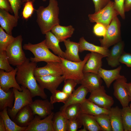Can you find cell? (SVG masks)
I'll return each mask as SVG.
<instances>
[{
  "mask_svg": "<svg viewBox=\"0 0 131 131\" xmlns=\"http://www.w3.org/2000/svg\"><path fill=\"white\" fill-rule=\"evenodd\" d=\"M117 16L115 15L113 18L103 38L99 39L100 46L108 48L122 41L121 23Z\"/></svg>",
  "mask_w": 131,
  "mask_h": 131,
  "instance_id": "cell-6",
  "label": "cell"
},
{
  "mask_svg": "<svg viewBox=\"0 0 131 131\" xmlns=\"http://www.w3.org/2000/svg\"><path fill=\"white\" fill-rule=\"evenodd\" d=\"M18 19L9 12L0 9V27L8 34L12 35L13 28L17 25Z\"/></svg>",
  "mask_w": 131,
  "mask_h": 131,
  "instance_id": "cell-19",
  "label": "cell"
},
{
  "mask_svg": "<svg viewBox=\"0 0 131 131\" xmlns=\"http://www.w3.org/2000/svg\"><path fill=\"white\" fill-rule=\"evenodd\" d=\"M88 92L83 86L81 85L71 94L64 105L61 107L60 110L64 112L68 106L75 104H80L86 99Z\"/></svg>",
  "mask_w": 131,
  "mask_h": 131,
  "instance_id": "cell-21",
  "label": "cell"
},
{
  "mask_svg": "<svg viewBox=\"0 0 131 131\" xmlns=\"http://www.w3.org/2000/svg\"><path fill=\"white\" fill-rule=\"evenodd\" d=\"M21 91L13 88L15 99L13 107L8 108L7 111L8 114L13 120L19 110L24 106L30 104L33 102V97L30 90L27 88L21 86Z\"/></svg>",
  "mask_w": 131,
  "mask_h": 131,
  "instance_id": "cell-7",
  "label": "cell"
},
{
  "mask_svg": "<svg viewBox=\"0 0 131 131\" xmlns=\"http://www.w3.org/2000/svg\"><path fill=\"white\" fill-rule=\"evenodd\" d=\"M54 113L53 112L43 119L37 115H35L34 119L25 131H54L52 119Z\"/></svg>",
  "mask_w": 131,
  "mask_h": 131,
  "instance_id": "cell-11",
  "label": "cell"
},
{
  "mask_svg": "<svg viewBox=\"0 0 131 131\" xmlns=\"http://www.w3.org/2000/svg\"><path fill=\"white\" fill-rule=\"evenodd\" d=\"M36 11V22L42 34H45L54 26L59 24V8L56 0H49L47 7L40 6Z\"/></svg>",
  "mask_w": 131,
  "mask_h": 131,
  "instance_id": "cell-2",
  "label": "cell"
},
{
  "mask_svg": "<svg viewBox=\"0 0 131 131\" xmlns=\"http://www.w3.org/2000/svg\"><path fill=\"white\" fill-rule=\"evenodd\" d=\"M102 79L98 74L83 73L82 78L77 82L84 86L88 92L91 93L102 86Z\"/></svg>",
  "mask_w": 131,
  "mask_h": 131,
  "instance_id": "cell-15",
  "label": "cell"
},
{
  "mask_svg": "<svg viewBox=\"0 0 131 131\" xmlns=\"http://www.w3.org/2000/svg\"><path fill=\"white\" fill-rule=\"evenodd\" d=\"M0 116L3 120L6 131H25L26 127L19 126L11 119L8 114L7 108L0 111Z\"/></svg>",
  "mask_w": 131,
  "mask_h": 131,
  "instance_id": "cell-32",
  "label": "cell"
},
{
  "mask_svg": "<svg viewBox=\"0 0 131 131\" xmlns=\"http://www.w3.org/2000/svg\"><path fill=\"white\" fill-rule=\"evenodd\" d=\"M106 28L102 24L96 23L93 26V32L97 36L103 37L106 34Z\"/></svg>",
  "mask_w": 131,
  "mask_h": 131,
  "instance_id": "cell-43",
  "label": "cell"
},
{
  "mask_svg": "<svg viewBox=\"0 0 131 131\" xmlns=\"http://www.w3.org/2000/svg\"><path fill=\"white\" fill-rule=\"evenodd\" d=\"M124 10L125 12L131 10V0H124Z\"/></svg>",
  "mask_w": 131,
  "mask_h": 131,
  "instance_id": "cell-48",
  "label": "cell"
},
{
  "mask_svg": "<svg viewBox=\"0 0 131 131\" xmlns=\"http://www.w3.org/2000/svg\"><path fill=\"white\" fill-rule=\"evenodd\" d=\"M47 63V64L43 67H37L34 72L35 76L49 75L59 76L63 75L60 63L50 62Z\"/></svg>",
  "mask_w": 131,
  "mask_h": 131,
  "instance_id": "cell-16",
  "label": "cell"
},
{
  "mask_svg": "<svg viewBox=\"0 0 131 131\" xmlns=\"http://www.w3.org/2000/svg\"><path fill=\"white\" fill-rule=\"evenodd\" d=\"M45 43L46 46L51 50L55 54L64 58L65 52L61 49L58 39L51 31L45 34Z\"/></svg>",
  "mask_w": 131,
  "mask_h": 131,
  "instance_id": "cell-27",
  "label": "cell"
},
{
  "mask_svg": "<svg viewBox=\"0 0 131 131\" xmlns=\"http://www.w3.org/2000/svg\"><path fill=\"white\" fill-rule=\"evenodd\" d=\"M66 48L64 58L70 61L80 62L82 61L79 56V44L68 39L64 42Z\"/></svg>",
  "mask_w": 131,
  "mask_h": 131,
  "instance_id": "cell-23",
  "label": "cell"
},
{
  "mask_svg": "<svg viewBox=\"0 0 131 131\" xmlns=\"http://www.w3.org/2000/svg\"><path fill=\"white\" fill-rule=\"evenodd\" d=\"M120 63L125 64L127 66L131 67V54L124 51L119 59Z\"/></svg>",
  "mask_w": 131,
  "mask_h": 131,
  "instance_id": "cell-45",
  "label": "cell"
},
{
  "mask_svg": "<svg viewBox=\"0 0 131 131\" xmlns=\"http://www.w3.org/2000/svg\"><path fill=\"white\" fill-rule=\"evenodd\" d=\"M78 117L83 127L87 131H102L101 127L93 116L81 113Z\"/></svg>",
  "mask_w": 131,
  "mask_h": 131,
  "instance_id": "cell-30",
  "label": "cell"
},
{
  "mask_svg": "<svg viewBox=\"0 0 131 131\" xmlns=\"http://www.w3.org/2000/svg\"><path fill=\"white\" fill-rule=\"evenodd\" d=\"M35 0H33V1H34ZM23 3H25L27 2L30 1L31 0H22Z\"/></svg>",
  "mask_w": 131,
  "mask_h": 131,
  "instance_id": "cell-51",
  "label": "cell"
},
{
  "mask_svg": "<svg viewBox=\"0 0 131 131\" xmlns=\"http://www.w3.org/2000/svg\"><path fill=\"white\" fill-rule=\"evenodd\" d=\"M15 96L13 88L6 92L0 88V110L8 107L12 108L13 107Z\"/></svg>",
  "mask_w": 131,
  "mask_h": 131,
  "instance_id": "cell-29",
  "label": "cell"
},
{
  "mask_svg": "<svg viewBox=\"0 0 131 131\" xmlns=\"http://www.w3.org/2000/svg\"><path fill=\"white\" fill-rule=\"evenodd\" d=\"M93 116L101 127L102 131H112L108 114H102Z\"/></svg>",
  "mask_w": 131,
  "mask_h": 131,
  "instance_id": "cell-33",
  "label": "cell"
},
{
  "mask_svg": "<svg viewBox=\"0 0 131 131\" xmlns=\"http://www.w3.org/2000/svg\"><path fill=\"white\" fill-rule=\"evenodd\" d=\"M15 38L12 35L7 33L0 27V52L6 51L8 47Z\"/></svg>",
  "mask_w": 131,
  "mask_h": 131,
  "instance_id": "cell-34",
  "label": "cell"
},
{
  "mask_svg": "<svg viewBox=\"0 0 131 131\" xmlns=\"http://www.w3.org/2000/svg\"><path fill=\"white\" fill-rule=\"evenodd\" d=\"M64 112L68 119L78 118L82 113L80 104H75L68 106L66 108Z\"/></svg>",
  "mask_w": 131,
  "mask_h": 131,
  "instance_id": "cell-36",
  "label": "cell"
},
{
  "mask_svg": "<svg viewBox=\"0 0 131 131\" xmlns=\"http://www.w3.org/2000/svg\"><path fill=\"white\" fill-rule=\"evenodd\" d=\"M13 11L14 15L18 19L19 18V11L23 3L22 0H8Z\"/></svg>",
  "mask_w": 131,
  "mask_h": 131,
  "instance_id": "cell-44",
  "label": "cell"
},
{
  "mask_svg": "<svg viewBox=\"0 0 131 131\" xmlns=\"http://www.w3.org/2000/svg\"><path fill=\"white\" fill-rule=\"evenodd\" d=\"M42 0V1H47V0Z\"/></svg>",
  "mask_w": 131,
  "mask_h": 131,
  "instance_id": "cell-53",
  "label": "cell"
},
{
  "mask_svg": "<svg viewBox=\"0 0 131 131\" xmlns=\"http://www.w3.org/2000/svg\"><path fill=\"white\" fill-rule=\"evenodd\" d=\"M35 115L29 105H26L18 112L13 121L19 126L27 127L34 117Z\"/></svg>",
  "mask_w": 131,
  "mask_h": 131,
  "instance_id": "cell-18",
  "label": "cell"
},
{
  "mask_svg": "<svg viewBox=\"0 0 131 131\" xmlns=\"http://www.w3.org/2000/svg\"><path fill=\"white\" fill-rule=\"evenodd\" d=\"M23 49L31 51L34 56L29 58L32 62L37 63L44 61L46 63L50 62H61L60 57L53 53L46 46L44 40L36 44H33L30 42L24 44Z\"/></svg>",
  "mask_w": 131,
  "mask_h": 131,
  "instance_id": "cell-3",
  "label": "cell"
},
{
  "mask_svg": "<svg viewBox=\"0 0 131 131\" xmlns=\"http://www.w3.org/2000/svg\"><path fill=\"white\" fill-rule=\"evenodd\" d=\"M62 90L70 95L74 91V88L78 84L77 81L72 79H65Z\"/></svg>",
  "mask_w": 131,
  "mask_h": 131,
  "instance_id": "cell-39",
  "label": "cell"
},
{
  "mask_svg": "<svg viewBox=\"0 0 131 131\" xmlns=\"http://www.w3.org/2000/svg\"><path fill=\"white\" fill-rule=\"evenodd\" d=\"M121 114L124 130L130 131L131 129V108L129 106L123 107Z\"/></svg>",
  "mask_w": 131,
  "mask_h": 131,
  "instance_id": "cell-35",
  "label": "cell"
},
{
  "mask_svg": "<svg viewBox=\"0 0 131 131\" xmlns=\"http://www.w3.org/2000/svg\"><path fill=\"white\" fill-rule=\"evenodd\" d=\"M79 131H87V130L84 128L83 127V128L82 129L79 130Z\"/></svg>",
  "mask_w": 131,
  "mask_h": 131,
  "instance_id": "cell-52",
  "label": "cell"
},
{
  "mask_svg": "<svg viewBox=\"0 0 131 131\" xmlns=\"http://www.w3.org/2000/svg\"><path fill=\"white\" fill-rule=\"evenodd\" d=\"M124 0H114V7L115 10L123 19H125Z\"/></svg>",
  "mask_w": 131,
  "mask_h": 131,
  "instance_id": "cell-42",
  "label": "cell"
},
{
  "mask_svg": "<svg viewBox=\"0 0 131 131\" xmlns=\"http://www.w3.org/2000/svg\"><path fill=\"white\" fill-rule=\"evenodd\" d=\"M37 63L31 61L29 58H27L23 64L16 66V80L19 85L30 90L33 98L39 96L43 99H46L47 96L44 92V89L38 83L34 75Z\"/></svg>",
  "mask_w": 131,
  "mask_h": 131,
  "instance_id": "cell-1",
  "label": "cell"
},
{
  "mask_svg": "<svg viewBox=\"0 0 131 131\" xmlns=\"http://www.w3.org/2000/svg\"><path fill=\"white\" fill-rule=\"evenodd\" d=\"M129 106L131 108V103L130 104Z\"/></svg>",
  "mask_w": 131,
  "mask_h": 131,
  "instance_id": "cell-54",
  "label": "cell"
},
{
  "mask_svg": "<svg viewBox=\"0 0 131 131\" xmlns=\"http://www.w3.org/2000/svg\"><path fill=\"white\" fill-rule=\"evenodd\" d=\"M74 31V28L71 25L64 26L59 24L53 27L51 31L60 42H64L68 38L71 37Z\"/></svg>",
  "mask_w": 131,
  "mask_h": 131,
  "instance_id": "cell-28",
  "label": "cell"
},
{
  "mask_svg": "<svg viewBox=\"0 0 131 131\" xmlns=\"http://www.w3.org/2000/svg\"><path fill=\"white\" fill-rule=\"evenodd\" d=\"M125 86L126 88L129 96L130 101H131V82L127 83H125Z\"/></svg>",
  "mask_w": 131,
  "mask_h": 131,
  "instance_id": "cell-49",
  "label": "cell"
},
{
  "mask_svg": "<svg viewBox=\"0 0 131 131\" xmlns=\"http://www.w3.org/2000/svg\"><path fill=\"white\" fill-rule=\"evenodd\" d=\"M23 41L21 35L17 36L6 50L9 63L13 66L21 65L27 59L23 49Z\"/></svg>",
  "mask_w": 131,
  "mask_h": 131,
  "instance_id": "cell-5",
  "label": "cell"
},
{
  "mask_svg": "<svg viewBox=\"0 0 131 131\" xmlns=\"http://www.w3.org/2000/svg\"><path fill=\"white\" fill-rule=\"evenodd\" d=\"M90 93L88 99L100 107L109 110L114 104L113 98L106 93L103 85Z\"/></svg>",
  "mask_w": 131,
  "mask_h": 131,
  "instance_id": "cell-9",
  "label": "cell"
},
{
  "mask_svg": "<svg viewBox=\"0 0 131 131\" xmlns=\"http://www.w3.org/2000/svg\"><path fill=\"white\" fill-rule=\"evenodd\" d=\"M35 77L40 85L44 89L49 90L51 93L57 90L65 79L63 75L59 76L49 75Z\"/></svg>",
  "mask_w": 131,
  "mask_h": 131,
  "instance_id": "cell-13",
  "label": "cell"
},
{
  "mask_svg": "<svg viewBox=\"0 0 131 131\" xmlns=\"http://www.w3.org/2000/svg\"><path fill=\"white\" fill-rule=\"evenodd\" d=\"M82 126L79 118L68 119L67 124L66 131H77Z\"/></svg>",
  "mask_w": 131,
  "mask_h": 131,
  "instance_id": "cell-41",
  "label": "cell"
},
{
  "mask_svg": "<svg viewBox=\"0 0 131 131\" xmlns=\"http://www.w3.org/2000/svg\"><path fill=\"white\" fill-rule=\"evenodd\" d=\"M51 93L50 102L53 104L56 102H62L64 104L69 96L62 90L57 89Z\"/></svg>",
  "mask_w": 131,
  "mask_h": 131,
  "instance_id": "cell-37",
  "label": "cell"
},
{
  "mask_svg": "<svg viewBox=\"0 0 131 131\" xmlns=\"http://www.w3.org/2000/svg\"><path fill=\"white\" fill-rule=\"evenodd\" d=\"M130 131H131V130H130Z\"/></svg>",
  "mask_w": 131,
  "mask_h": 131,
  "instance_id": "cell-55",
  "label": "cell"
},
{
  "mask_svg": "<svg viewBox=\"0 0 131 131\" xmlns=\"http://www.w3.org/2000/svg\"><path fill=\"white\" fill-rule=\"evenodd\" d=\"M122 68L121 66L115 69L111 70H107L101 68L99 70L98 74L103 80L108 88L114 81L122 76L120 74Z\"/></svg>",
  "mask_w": 131,
  "mask_h": 131,
  "instance_id": "cell-24",
  "label": "cell"
},
{
  "mask_svg": "<svg viewBox=\"0 0 131 131\" xmlns=\"http://www.w3.org/2000/svg\"><path fill=\"white\" fill-rule=\"evenodd\" d=\"M82 113L95 116L102 114H108L109 110L98 106L88 99L80 103Z\"/></svg>",
  "mask_w": 131,
  "mask_h": 131,
  "instance_id": "cell-22",
  "label": "cell"
},
{
  "mask_svg": "<svg viewBox=\"0 0 131 131\" xmlns=\"http://www.w3.org/2000/svg\"><path fill=\"white\" fill-rule=\"evenodd\" d=\"M118 15L114 8V1H111L98 11L89 14L88 17L91 23H101L107 29L113 17Z\"/></svg>",
  "mask_w": 131,
  "mask_h": 131,
  "instance_id": "cell-8",
  "label": "cell"
},
{
  "mask_svg": "<svg viewBox=\"0 0 131 131\" xmlns=\"http://www.w3.org/2000/svg\"><path fill=\"white\" fill-rule=\"evenodd\" d=\"M0 9L5 10L11 13H13L8 0H0Z\"/></svg>",
  "mask_w": 131,
  "mask_h": 131,
  "instance_id": "cell-47",
  "label": "cell"
},
{
  "mask_svg": "<svg viewBox=\"0 0 131 131\" xmlns=\"http://www.w3.org/2000/svg\"><path fill=\"white\" fill-rule=\"evenodd\" d=\"M0 131H6L5 124L2 118L0 116Z\"/></svg>",
  "mask_w": 131,
  "mask_h": 131,
  "instance_id": "cell-50",
  "label": "cell"
},
{
  "mask_svg": "<svg viewBox=\"0 0 131 131\" xmlns=\"http://www.w3.org/2000/svg\"><path fill=\"white\" fill-rule=\"evenodd\" d=\"M17 71L16 67L9 72L0 69V88L4 91L7 92L11 88L22 91L21 86L17 82L16 78Z\"/></svg>",
  "mask_w": 131,
  "mask_h": 131,
  "instance_id": "cell-12",
  "label": "cell"
},
{
  "mask_svg": "<svg viewBox=\"0 0 131 131\" xmlns=\"http://www.w3.org/2000/svg\"><path fill=\"white\" fill-rule=\"evenodd\" d=\"M9 62L6 51L0 52V69L7 72L12 71L14 69Z\"/></svg>",
  "mask_w": 131,
  "mask_h": 131,
  "instance_id": "cell-38",
  "label": "cell"
},
{
  "mask_svg": "<svg viewBox=\"0 0 131 131\" xmlns=\"http://www.w3.org/2000/svg\"><path fill=\"white\" fill-rule=\"evenodd\" d=\"M78 43L80 52L84 51H88L91 52L99 53L103 55L105 57H107L109 54L110 50L108 48L90 43L87 41L83 37L80 38Z\"/></svg>",
  "mask_w": 131,
  "mask_h": 131,
  "instance_id": "cell-26",
  "label": "cell"
},
{
  "mask_svg": "<svg viewBox=\"0 0 131 131\" xmlns=\"http://www.w3.org/2000/svg\"><path fill=\"white\" fill-rule=\"evenodd\" d=\"M68 120L63 111L60 110L54 113L52 119L54 131H66Z\"/></svg>",
  "mask_w": 131,
  "mask_h": 131,
  "instance_id": "cell-31",
  "label": "cell"
},
{
  "mask_svg": "<svg viewBox=\"0 0 131 131\" xmlns=\"http://www.w3.org/2000/svg\"><path fill=\"white\" fill-rule=\"evenodd\" d=\"M108 114L112 131H123L121 109L118 106L111 107Z\"/></svg>",
  "mask_w": 131,
  "mask_h": 131,
  "instance_id": "cell-25",
  "label": "cell"
},
{
  "mask_svg": "<svg viewBox=\"0 0 131 131\" xmlns=\"http://www.w3.org/2000/svg\"><path fill=\"white\" fill-rule=\"evenodd\" d=\"M106 57L99 53L92 52L83 68V73H91L98 74L102 66V59Z\"/></svg>",
  "mask_w": 131,
  "mask_h": 131,
  "instance_id": "cell-17",
  "label": "cell"
},
{
  "mask_svg": "<svg viewBox=\"0 0 131 131\" xmlns=\"http://www.w3.org/2000/svg\"><path fill=\"white\" fill-rule=\"evenodd\" d=\"M34 10L33 1L30 0L25 3L22 12L23 18L25 19H28L32 16Z\"/></svg>",
  "mask_w": 131,
  "mask_h": 131,
  "instance_id": "cell-40",
  "label": "cell"
},
{
  "mask_svg": "<svg viewBox=\"0 0 131 131\" xmlns=\"http://www.w3.org/2000/svg\"><path fill=\"white\" fill-rule=\"evenodd\" d=\"M112 0H92L95 12H97L106 6Z\"/></svg>",
  "mask_w": 131,
  "mask_h": 131,
  "instance_id": "cell-46",
  "label": "cell"
},
{
  "mask_svg": "<svg viewBox=\"0 0 131 131\" xmlns=\"http://www.w3.org/2000/svg\"><path fill=\"white\" fill-rule=\"evenodd\" d=\"M127 82L126 78L122 75L115 80L113 85L114 95L119 101L123 107L128 106L130 101L125 86Z\"/></svg>",
  "mask_w": 131,
  "mask_h": 131,
  "instance_id": "cell-10",
  "label": "cell"
},
{
  "mask_svg": "<svg viewBox=\"0 0 131 131\" xmlns=\"http://www.w3.org/2000/svg\"><path fill=\"white\" fill-rule=\"evenodd\" d=\"M29 105L34 115H37L42 119L50 115L54 109L53 104L47 99L44 100L36 99Z\"/></svg>",
  "mask_w": 131,
  "mask_h": 131,
  "instance_id": "cell-14",
  "label": "cell"
},
{
  "mask_svg": "<svg viewBox=\"0 0 131 131\" xmlns=\"http://www.w3.org/2000/svg\"><path fill=\"white\" fill-rule=\"evenodd\" d=\"M90 53L87 54L82 61L75 62L67 60L61 57V67L65 79H72L77 82L82 78L83 76V68L89 58Z\"/></svg>",
  "mask_w": 131,
  "mask_h": 131,
  "instance_id": "cell-4",
  "label": "cell"
},
{
  "mask_svg": "<svg viewBox=\"0 0 131 131\" xmlns=\"http://www.w3.org/2000/svg\"><path fill=\"white\" fill-rule=\"evenodd\" d=\"M124 42L121 41L114 45L110 50L108 55L106 57L108 65L112 67H115L120 65L119 59L124 51Z\"/></svg>",
  "mask_w": 131,
  "mask_h": 131,
  "instance_id": "cell-20",
  "label": "cell"
}]
</instances>
